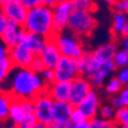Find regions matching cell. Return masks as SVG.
Here are the masks:
<instances>
[{
	"label": "cell",
	"mask_w": 128,
	"mask_h": 128,
	"mask_svg": "<svg viewBox=\"0 0 128 128\" xmlns=\"http://www.w3.org/2000/svg\"><path fill=\"white\" fill-rule=\"evenodd\" d=\"M8 78V88L6 90L18 99H35L48 89L42 74L34 72L30 67H14Z\"/></svg>",
	"instance_id": "obj_1"
},
{
	"label": "cell",
	"mask_w": 128,
	"mask_h": 128,
	"mask_svg": "<svg viewBox=\"0 0 128 128\" xmlns=\"http://www.w3.org/2000/svg\"><path fill=\"white\" fill-rule=\"evenodd\" d=\"M23 27L28 32L39 34L48 38L53 37L56 35L53 28V9L44 5L30 8Z\"/></svg>",
	"instance_id": "obj_2"
},
{
	"label": "cell",
	"mask_w": 128,
	"mask_h": 128,
	"mask_svg": "<svg viewBox=\"0 0 128 128\" xmlns=\"http://www.w3.org/2000/svg\"><path fill=\"white\" fill-rule=\"evenodd\" d=\"M98 26L94 12L74 9L70 14L67 29L78 37H89Z\"/></svg>",
	"instance_id": "obj_3"
},
{
	"label": "cell",
	"mask_w": 128,
	"mask_h": 128,
	"mask_svg": "<svg viewBox=\"0 0 128 128\" xmlns=\"http://www.w3.org/2000/svg\"><path fill=\"white\" fill-rule=\"evenodd\" d=\"M53 38L62 56H67V57L76 59V58L81 57L86 51L82 42L80 40L81 37L76 36L75 34L69 31L68 29H67V31L64 30L61 32L56 34L53 36Z\"/></svg>",
	"instance_id": "obj_4"
},
{
	"label": "cell",
	"mask_w": 128,
	"mask_h": 128,
	"mask_svg": "<svg viewBox=\"0 0 128 128\" xmlns=\"http://www.w3.org/2000/svg\"><path fill=\"white\" fill-rule=\"evenodd\" d=\"M53 103L54 99L51 97L48 91L39 94L35 99V114L37 116L38 124L44 127H51L53 122Z\"/></svg>",
	"instance_id": "obj_5"
},
{
	"label": "cell",
	"mask_w": 128,
	"mask_h": 128,
	"mask_svg": "<svg viewBox=\"0 0 128 128\" xmlns=\"http://www.w3.org/2000/svg\"><path fill=\"white\" fill-rule=\"evenodd\" d=\"M74 106L68 100H54L52 128H73L70 121Z\"/></svg>",
	"instance_id": "obj_6"
},
{
	"label": "cell",
	"mask_w": 128,
	"mask_h": 128,
	"mask_svg": "<svg viewBox=\"0 0 128 128\" xmlns=\"http://www.w3.org/2000/svg\"><path fill=\"white\" fill-rule=\"evenodd\" d=\"M52 9H53L54 32L58 34L64 31V30H67L70 14L74 10V6L72 4V0H60Z\"/></svg>",
	"instance_id": "obj_7"
},
{
	"label": "cell",
	"mask_w": 128,
	"mask_h": 128,
	"mask_svg": "<svg viewBox=\"0 0 128 128\" xmlns=\"http://www.w3.org/2000/svg\"><path fill=\"white\" fill-rule=\"evenodd\" d=\"M28 8L20 0H7L1 2V13L6 15L10 21L23 26L28 16Z\"/></svg>",
	"instance_id": "obj_8"
},
{
	"label": "cell",
	"mask_w": 128,
	"mask_h": 128,
	"mask_svg": "<svg viewBox=\"0 0 128 128\" xmlns=\"http://www.w3.org/2000/svg\"><path fill=\"white\" fill-rule=\"evenodd\" d=\"M92 89L94 86L90 78L84 75H78L72 81V90L68 102L73 106H78Z\"/></svg>",
	"instance_id": "obj_9"
},
{
	"label": "cell",
	"mask_w": 128,
	"mask_h": 128,
	"mask_svg": "<svg viewBox=\"0 0 128 128\" xmlns=\"http://www.w3.org/2000/svg\"><path fill=\"white\" fill-rule=\"evenodd\" d=\"M27 34L28 31L24 29L23 26L14 21H10L6 30L2 34H0V36H1V42L5 43L9 48H12L16 45L26 42Z\"/></svg>",
	"instance_id": "obj_10"
},
{
	"label": "cell",
	"mask_w": 128,
	"mask_h": 128,
	"mask_svg": "<svg viewBox=\"0 0 128 128\" xmlns=\"http://www.w3.org/2000/svg\"><path fill=\"white\" fill-rule=\"evenodd\" d=\"M54 72H56L57 81H73L80 75L76 68L75 59L67 56H61L54 68Z\"/></svg>",
	"instance_id": "obj_11"
},
{
	"label": "cell",
	"mask_w": 128,
	"mask_h": 128,
	"mask_svg": "<svg viewBox=\"0 0 128 128\" xmlns=\"http://www.w3.org/2000/svg\"><path fill=\"white\" fill-rule=\"evenodd\" d=\"M9 57H10L15 67L27 68V67H30L36 56L24 42L14 46V48H9Z\"/></svg>",
	"instance_id": "obj_12"
},
{
	"label": "cell",
	"mask_w": 128,
	"mask_h": 128,
	"mask_svg": "<svg viewBox=\"0 0 128 128\" xmlns=\"http://www.w3.org/2000/svg\"><path fill=\"white\" fill-rule=\"evenodd\" d=\"M78 108H81V111L86 116V118L89 120H91L92 118L98 116L99 108H100V97H99V92L94 88L90 91L86 97L78 105Z\"/></svg>",
	"instance_id": "obj_13"
},
{
	"label": "cell",
	"mask_w": 128,
	"mask_h": 128,
	"mask_svg": "<svg viewBox=\"0 0 128 128\" xmlns=\"http://www.w3.org/2000/svg\"><path fill=\"white\" fill-rule=\"evenodd\" d=\"M61 56H62V54L60 52L54 38L53 37L48 38V44H46L44 51H43L42 54H40V57H42L45 66H46V68H52V69L56 68V66H57L58 61L60 60Z\"/></svg>",
	"instance_id": "obj_14"
},
{
	"label": "cell",
	"mask_w": 128,
	"mask_h": 128,
	"mask_svg": "<svg viewBox=\"0 0 128 128\" xmlns=\"http://www.w3.org/2000/svg\"><path fill=\"white\" fill-rule=\"evenodd\" d=\"M72 81H54L48 86V91L54 100H69Z\"/></svg>",
	"instance_id": "obj_15"
},
{
	"label": "cell",
	"mask_w": 128,
	"mask_h": 128,
	"mask_svg": "<svg viewBox=\"0 0 128 128\" xmlns=\"http://www.w3.org/2000/svg\"><path fill=\"white\" fill-rule=\"evenodd\" d=\"M48 42V37L35 32H28L26 38V44L30 48L35 56H40Z\"/></svg>",
	"instance_id": "obj_16"
},
{
	"label": "cell",
	"mask_w": 128,
	"mask_h": 128,
	"mask_svg": "<svg viewBox=\"0 0 128 128\" xmlns=\"http://www.w3.org/2000/svg\"><path fill=\"white\" fill-rule=\"evenodd\" d=\"M116 51H118V45H116V42L113 39V40H110V42H106L104 44L99 45L98 48L92 52L96 57L104 64L107 60L113 59Z\"/></svg>",
	"instance_id": "obj_17"
},
{
	"label": "cell",
	"mask_w": 128,
	"mask_h": 128,
	"mask_svg": "<svg viewBox=\"0 0 128 128\" xmlns=\"http://www.w3.org/2000/svg\"><path fill=\"white\" fill-rule=\"evenodd\" d=\"M26 116V111L21 104V99L13 97L10 110H9V121L14 127H20Z\"/></svg>",
	"instance_id": "obj_18"
},
{
	"label": "cell",
	"mask_w": 128,
	"mask_h": 128,
	"mask_svg": "<svg viewBox=\"0 0 128 128\" xmlns=\"http://www.w3.org/2000/svg\"><path fill=\"white\" fill-rule=\"evenodd\" d=\"M83 54H84V57H86V72H84V76L90 78L96 72L99 70L103 67L104 64L96 57L95 54H94V52L84 51Z\"/></svg>",
	"instance_id": "obj_19"
},
{
	"label": "cell",
	"mask_w": 128,
	"mask_h": 128,
	"mask_svg": "<svg viewBox=\"0 0 128 128\" xmlns=\"http://www.w3.org/2000/svg\"><path fill=\"white\" fill-rule=\"evenodd\" d=\"M13 100V95L7 90L1 91L0 97V120L1 122H6L9 120V110Z\"/></svg>",
	"instance_id": "obj_20"
},
{
	"label": "cell",
	"mask_w": 128,
	"mask_h": 128,
	"mask_svg": "<svg viewBox=\"0 0 128 128\" xmlns=\"http://www.w3.org/2000/svg\"><path fill=\"white\" fill-rule=\"evenodd\" d=\"M128 15L124 12H116L113 13V18H112V27H111V32L114 37H118L121 34L122 28L128 22Z\"/></svg>",
	"instance_id": "obj_21"
},
{
	"label": "cell",
	"mask_w": 128,
	"mask_h": 128,
	"mask_svg": "<svg viewBox=\"0 0 128 128\" xmlns=\"http://www.w3.org/2000/svg\"><path fill=\"white\" fill-rule=\"evenodd\" d=\"M14 67L15 66L9 56L0 58V80H1V83H4L8 78L9 74L12 73Z\"/></svg>",
	"instance_id": "obj_22"
},
{
	"label": "cell",
	"mask_w": 128,
	"mask_h": 128,
	"mask_svg": "<svg viewBox=\"0 0 128 128\" xmlns=\"http://www.w3.org/2000/svg\"><path fill=\"white\" fill-rule=\"evenodd\" d=\"M110 74L111 73L107 70L106 68L102 67L99 70H97L95 74L90 78V81H91L92 86L95 88V89H99V88H102V86L106 83V80H107V78H108V75Z\"/></svg>",
	"instance_id": "obj_23"
},
{
	"label": "cell",
	"mask_w": 128,
	"mask_h": 128,
	"mask_svg": "<svg viewBox=\"0 0 128 128\" xmlns=\"http://www.w3.org/2000/svg\"><path fill=\"white\" fill-rule=\"evenodd\" d=\"M114 122L116 126L128 128V106H121L119 108H116Z\"/></svg>",
	"instance_id": "obj_24"
},
{
	"label": "cell",
	"mask_w": 128,
	"mask_h": 128,
	"mask_svg": "<svg viewBox=\"0 0 128 128\" xmlns=\"http://www.w3.org/2000/svg\"><path fill=\"white\" fill-rule=\"evenodd\" d=\"M90 126H91V128H112L116 127V125L114 120L106 119V118H103L100 116H97L90 120Z\"/></svg>",
	"instance_id": "obj_25"
},
{
	"label": "cell",
	"mask_w": 128,
	"mask_h": 128,
	"mask_svg": "<svg viewBox=\"0 0 128 128\" xmlns=\"http://www.w3.org/2000/svg\"><path fill=\"white\" fill-rule=\"evenodd\" d=\"M72 4L74 9H83L90 12L97 10V4L95 2V0H72Z\"/></svg>",
	"instance_id": "obj_26"
},
{
	"label": "cell",
	"mask_w": 128,
	"mask_h": 128,
	"mask_svg": "<svg viewBox=\"0 0 128 128\" xmlns=\"http://www.w3.org/2000/svg\"><path fill=\"white\" fill-rule=\"evenodd\" d=\"M104 86L106 88L108 94H110L111 96H113V95H118V94L121 91L124 86L121 84L119 78H116V76H113V78H111L108 81H106V83H105Z\"/></svg>",
	"instance_id": "obj_27"
},
{
	"label": "cell",
	"mask_w": 128,
	"mask_h": 128,
	"mask_svg": "<svg viewBox=\"0 0 128 128\" xmlns=\"http://www.w3.org/2000/svg\"><path fill=\"white\" fill-rule=\"evenodd\" d=\"M114 61H116L118 68H124L128 66V52L124 48L116 51V56H114Z\"/></svg>",
	"instance_id": "obj_28"
},
{
	"label": "cell",
	"mask_w": 128,
	"mask_h": 128,
	"mask_svg": "<svg viewBox=\"0 0 128 128\" xmlns=\"http://www.w3.org/2000/svg\"><path fill=\"white\" fill-rule=\"evenodd\" d=\"M37 125H38V120H37L35 112H28L26 113L24 120L22 121L20 128H36Z\"/></svg>",
	"instance_id": "obj_29"
},
{
	"label": "cell",
	"mask_w": 128,
	"mask_h": 128,
	"mask_svg": "<svg viewBox=\"0 0 128 128\" xmlns=\"http://www.w3.org/2000/svg\"><path fill=\"white\" fill-rule=\"evenodd\" d=\"M86 119H88V118H86V114L81 111V108H78V106H74V110L72 112V116H70V121H72V124H73V128L78 125V124H80V122L86 121Z\"/></svg>",
	"instance_id": "obj_30"
},
{
	"label": "cell",
	"mask_w": 128,
	"mask_h": 128,
	"mask_svg": "<svg viewBox=\"0 0 128 128\" xmlns=\"http://www.w3.org/2000/svg\"><path fill=\"white\" fill-rule=\"evenodd\" d=\"M99 116L106 119L114 120L116 116V107H113L112 105H103L99 108Z\"/></svg>",
	"instance_id": "obj_31"
},
{
	"label": "cell",
	"mask_w": 128,
	"mask_h": 128,
	"mask_svg": "<svg viewBox=\"0 0 128 128\" xmlns=\"http://www.w3.org/2000/svg\"><path fill=\"white\" fill-rule=\"evenodd\" d=\"M30 68L32 69L34 72H36V73H38V74H42L43 70L46 68V66H45V64L40 56H36V57L34 58L32 62L30 65Z\"/></svg>",
	"instance_id": "obj_32"
},
{
	"label": "cell",
	"mask_w": 128,
	"mask_h": 128,
	"mask_svg": "<svg viewBox=\"0 0 128 128\" xmlns=\"http://www.w3.org/2000/svg\"><path fill=\"white\" fill-rule=\"evenodd\" d=\"M42 76L44 78V81L46 82V84L53 83L54 81H57V76H56V72L52 68H45L42 73Z\"/></svg>",
	"instance_id": "obj_33"
},
{
	"label": "cell",
	"mask_w": 128,
	"mask_h": 128,
	"mask_svg": "<svg viewBox=\"0 0 128 128\" xmlns=\"http://www.w3.org/2000/svg\"><path fill=\"white\" fill-rule=\"evenodd\" d=\"M116 78H119L122 86H128V67L119 68L116 70Z\"/></svg>",
	"instance_id": "obj_34"
},
{
	"label": "cell",
	"mask_w": 128,
	"mask_h": 128,
	"mask_svg": "<svg viewBox=\"0 0 128 128\" xmlns=\"http://www.w3.org/2000/svg\"><path fill=\"white\" fill-rule=\"evenodd\" d=\"M75 62H76V68L80 75H84V72H86V57L84 54H82L81 57L76 58L75 59Z\"/></svg>",
	"instance_id": "obj_35"
},
{
	"label": "cell",
	"mask_w": 128,
	"mask_h": 128,
	"mask_svg": "<svg viewBox=\"0 0 128 128\" xmlns=\"http://www.w3.org/2000/svg\"><path fill=\"white\" fill-rule=\"evenodd\" d=\"M103 67L106 68L110 73H116V72L119 69L118 66H116V61H114V59H110V60H107V61H105Z\"/></svg>",
	"instance_id": "obj_36"
},
{
	"label": "cell",
	"mask_w": 128,
	"mask_h": 128,
	"mask_svg": "<svg viewBox=\"0 0 128 128\" xmlns=\"http://www.w3.org/2000/svg\"><path fill=\"white\" fill-rule=\"evenodd\" d=\"M9 22H10V20H9L4 13H1V14H0V34H2L4 31L6 30Z\"/></svg>",
	"instance_id": "obj_37"
},
{
	"label": "cell",
	"mask_w": 128,
	"mask_h": 128,
	"mask_svg": "<svg viewBox=\"0 0 128 128\" xmlns=\"http://www.w3.org/2000/svg\"><path fill=\"white\" fill-rule=\"evenodd\" d=\"M118 95L121 97L122 103H124V106H128V86H122L121 91H120Z\"/></svg>",
	"instance_id": "obj_38"
},
{
	"label": "cell",
	"mask_w": 128,
	"mask_h": 128,
	"mask_svg": "<svg viewBox=\"0 0 128 128\" xmlns=\"http://www.w3.org/2000/svg\"><path fill=\"white\" fill-rule=\"evenodd\" d=\"M111 105L116 108H119V107L124 106V103H122V99L119 95H113L112 98H111Z\"/></svg>",
	"instance_id": "obj_39"
},
{
	"label": "cell",
	"mask_w": 128,
	"mask_h": 128,
	"mask_svg": "<svg viewBox=\"0 0 128 128\" xmlns=\"http://www.w3.org/2000/svg\"><path fill=\"white\" fill-rule=\"evenodd\" d=\"M125 7H126V1L124 0H118L113 5V9L116 12H124L125 13Z\"/></svg>",
	"instance_id": "obj_40"
},
{
	"label": "cell",
	"mask_w": 128,
	"mask_h": 128,
	"mask_svg": "<svg viewBox=\"0 0 128 128\" xmlns=\"http://www.w3.org/2000/svg\"><path fill=\"white\" fill-rule=\"evenodd\" d=\"M22 2L30 9V8H32V7L42 5V0H24V1H22Z\"/></svg>",
	"instance_id": "obj_41"
},
{
	"label": "cell",
	"mask_w": 128,
	"mask_h": 128,
	"mask_svg": "<svg viewBox=\"0 0 128 128\" xmlns=\"http://www.w3.org/2000/svg\"><path fill=\"white\" fill-rule=\"evenodd\" d=\"M7 56H9V48L5 43L1 42V46H0V58L7 57Z\"/></svg>",
	"instance_id": "obj_42"
},
{
	"label": "cell",
	"mask_w": 128,
	"mask_h": 128,
	"mask_svg": "<svg viewBox=\"0 0 128 128\" xmlns=\"http://www.w3.org/2000/svg\"><path fill=\"white\" fill-rule=\"evenodd\" d=\"M59 1L60 0H42V5L48 6V7H50V8H53Z\"/></svg>",
	"instance_id": "obj_43"
},
{
	"label": "cell",
	"mask_w": 128,
	"mask_h": 128,
	"mask_svg": "<svg viewBox=\"0 0 128 128\" xmlns=\"http://www.w3.org/2000/svg\"><path fill=\"white\" fill-rule=\"evenodd\" d=\"M74 128H91V126H90V120L86 119V121L80 122V124H78Z\"/></svg>",
	"instance_id": "obj_44"
},
{
	"label": "cell",
	"mask_w": 128,
	"mask_h": 128,
	"mask_svg": "<svg viewBox=\"0 0 128 128\" xmlns=\"http://www.w3.org/2000/svg\"><path fill=\"white\" fill-rule=\"evenodd\" d=\"M122 40H121V48H124L125 51L128 52V35L125 36V37H121Z\"/></svg>",
	"instance_id": "obj_45"
},
{
	"label": "cell",
	"mask_w": 128,
	"mask_h": 128,
	"mask_svg": "<svg viewBox=\"0 0 128 128\" xmlns=\"http://www.w3.org/2000/svg\"><path fill=\"white\" fill-rule=\"evenodd\" d=\"M128 35V22L125 24V27L122 28L121 34H120V37H125V36Z\"/></svg>",
	"instance_id": "obj_46"
},
{
	"label": "cell",
	"mask_w": 128,
	"mask_h": 128,
	"mask_svg": "<svg viewBox=\"0 0 128 128\" xmlns=\"http://www.w3.org/2000/svg\"><path fill=\"white\" fill-rule=\"evenodd\" d=\"M102 1H103V2H105L106 5H111V6H113L118 0H102Z\"/></svg>",
	"instance_id": "obj_47"
},
{
	"label": "cell",
	"mask_w": 128,
	"mask_h": 128,
	"mask_svg": "<svg viewBox=\"0 0 128 128\" xmlns=\"http://www.w3.org/2000/svg\"><path fill=\"white\" fill-rule=\"evenodd\" d=\"M125 13L128 15V1H126V7H125Z\"/></svg>",
	"instance_id": "obj_48"
},
{
	"label": "cell",
	"mask_w": 128,
	"mask_h": 128,
	"mask_svg": "<svg viewBox=\"0 0 128 128\" xmlns=\"http://www.w3.org/2000/svg\"><path fill=\"white\" fill-rule=\"evenodd\" d=\"M4 1H7V0H0V2H4Z\"/></svg>",
	"instance_id": "obj_49"
},
{
	"label": "cell",
	"mask_w": 128,
	"mask_h": 128,
	"mask_svg": "<svg viewBox=\"0 0 128 128\" xmlns=\"http://www.w3.org/2000/svg\"><path fill=\"white\" fill-rule=\"evenodd\" d=\"M20 1H24V0H20Z\"/></svg>",
	"instance_id": "obj_50"
},
{
	"label": "cell",
	"mask_w": 128,
	"mask_h": 128,
	"mask_svg": "<svg viewBox=\"0 0 128 128\" xmlns=\"http://www.w3.org/2000/svg\"><path fill=\"white\" fill-rule=\"evenodd\" d=\"M124 1H128V0H124Z\"/></svg>",
	"instance_id": "obj_51"
},
{
	"label": "cell",
	"mask_w": 128,
	"mask_h": 128,
	"mask_svg": "<svg viewBox=\"0 0 128 128\" xmlns=\"http://www.w3.org/2000/svg\"><path fill=\"white\" fill-rule=\"evenodd\" d=\"M127 67H128V66H127Z\"/></svg>",
	"instance_id": "obj_52"
}]
</instances>
